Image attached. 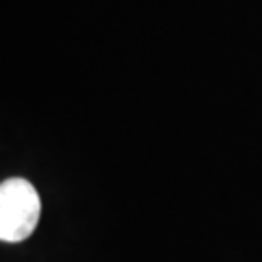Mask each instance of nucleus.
<instances>
[{"mask_svg":"<svg viewBox=\"0 0 262 262\" xmlns=\"http://www.w3.org/2000/svg\"><path fill=\"white\" fill-rule=\"evenodd\" d=\"M42 201L29 179L11 177L0 184V241L22 243L35 232Z\"/></svg>","mask_w":262,"mask_h":262,"instance_id":"obj_1","label":"nucleus"}]
</instances>
